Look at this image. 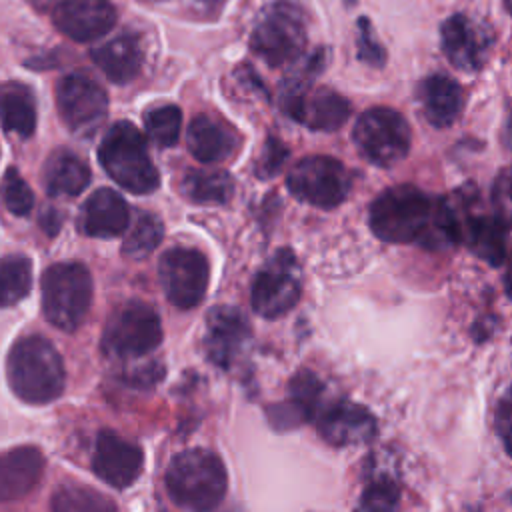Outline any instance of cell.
Segmentation results:
<instances>
[{"label": "cell", "instance_id": "obj_1", "mask_svg": "<svg viewBox=\"0 0 512 512\" xmlns=\"http://www.w3.org/2000/svg\"><path fill=\"white\" fill-rule=\"evenodd\" d=\"M442 198H430L410 184L384 190L370 206V228L394 244L422 242L426 246H446V222Z\"/></svg>", "mask_w": 512, "mask_h": 512}, {"label": "cell", "instance_id": "obj_2", "mask_svg": "<svg viewBox=\"0 0 512 512\" xmlns=\"http://www.w3.org/2000/svg\"><path fill=\"white\" fill-rule=\"evenodd\" d=\"M12 392L28 404H48L64 392L66 372L58 350L38 334L18 338L6 358Z\"/></svg>", "mask_w": 512, "mask_h": 512}, {"label": "cell", "instance_id": "obj_3", "mask_svg": "<svg viewBox=\"0 0 512 512\" xmlns=\"http://www.w3.org/2000/svg\"><path fill=\"white\" fill-rule=\"evenodd\" d=\"M228 476L222 460L204 448L176 454L166 470L170 498L188 510H214L226 496Z\"/></svg>", "mask_w": 512, "mask_h": 512}, {"label": "cell", "instance_id": "obj_4", "mask_svg": "<svg viewBox=\"0 0 512 512\" xmlns=\"http://www.w3.org/2000/svg\"><path fill=\"white\" fill-rule=\"evenodd\" d=\"M98 160L106 174L132 194H150L160 184L146 142L132 122L120 120L108 128L98 148Z\"/></svg>", "mask_w": 512, "mask_h": 512}, {"label": "cell", "instance_id": "obj_5", "mask_svg": "<svg viewBox=\"0 0 512 512\" xmlns=\"http://www.w3.org/2000/svg\"><path fill=\"white\" fill-rule=\"evenodd\" d=\"M92 304V276L80 262H58L42 274V312L58 330H76Z\"/></svg>", "mask_w": 512, "mask_h": 512}, {"label": "cell", "instance_id": "obj_6", "mask_svg": "<svg viewBox=\"0 0 512 512\" xmlns=\"http://www.w3.org/2000/svg\"><path fill=\"white\" fill-rule=\"evenodd\" d=\"M410 138L406 118L386 106L366 110L352 130V140L362 158L380 168H390L404 160L410 150Z\"/></svg>", "mask_w": 512, "mask_h": 512}, {"label": "cell", "instance_id": "obj_7", "mask_svg": "<svg viewBox=\"0 0 512 512\" xmlns=\"http://www.w3.org/2000/svg\"><path fill=\"white\" fill-rule=\"evenodd\" d=\"M250 46L268 66L296 60L306 46V24L300 10L286 2L268 6L254 24Z\"/></svg>", "mask_w": 512, "mask_h": 512}, {"label": "cell", "instance_id": "obj_8", "mask_svg": "<svg viewBox=\"0 0 512 512\" xmlns=\"http://www.w3.org/2000/svg\"><path fill=\"white\" fill-rule=\"evenodd\" d=\"M286 186L298 200L328 210L346 200L352 178L340 160L330 156H308L290 168Z\"/></svg>", "mask_w": 512, "mask_h": 512}, {"label": "cell", "instance_id": "obj_9", "mask_svg": "<svg viewBox=\"0 0 512 512\" xmlns=\"http://www.w3.org/2000/svg\"><path fill=\"white\" fill-rule=\"evenodd\" d=\"M162 342V324L152 306L132 300L118 308L104 330L102 348L116 358H138Z\"/></svg>", "mask_w": 512, "mask_h": 512}, {"label": "cell", "instance_id": "obj_10", "mask_svg": "<svg viewBox=\"0 0 512 512\" xmlns=\"http://www.w3.org/2000/svg\"><path fill=\"white\" fill-rule=\"evenodd\" d=\"M300 292L296 256L290 248H280L254 278L252 308L264 318H278L296 306Z\"/></svg>", "mask_w": 512, "mask_h": 512}, {"label": "cell", "instance_id": "obj_11", "mask_svg": "<svg viewBox=\"0 0 512 512\" xmlns=\"http://www.w3.org/2000/svg\"><path fill=\"white\" fill-rule=\"evenodd\" d=\"M282 110L312 130L334 132L350 116V104L344 96L330 88L310 90L302 78H290L280 94Z\"/></svg>", "mask_w": 512, "mask_h": 512}, {"label": "cell", "instance_id": "obj_12", "mask_svg": "<svg viewBox=\"0 0 512 512\" xmlns=\"http://www.w3.org/2000/svg\"><path fill=\"white\" fill-rule=\"evenodd\" d=\"M158 276L170 304L188 310L202 302L208 288L210 268L202 252L178 246L162 254Z\"/></svg>", "mask_w": 512, "mask_h": 512}, {"label": "cell", "instance_id": "obj_13", "mask_svg": "<svg viewBox=\"0 0 512 512\" xmlns=\"http://www.w3.org/2000/svg\"><path fill=\"white\" fill-rule=\"evenodd\" d=\"M56 104L64 124L78 136H92L108 110L104 88L82 72L68 74L58 82Z\"/></svg>", "mask_w": 512, "mask_h": 512}, {"label": "cell", "instance_id": "obj_14", "mask_svg": "<svg viewBox=\"0 0 512 512\" xmlns=\"http://www.w3.org/2000/svg\"><path fill=\"white\" fill-rule=\"evenodd\" d=\"M142 450L120 438L110 430H102L96 438V448L92 456L94 474L112 488H128L142 470Z\"/></svg>", "mask_w": 512, "mask_h": 512}, {"label": "cell", "instance_id": "obj_15", "mask_svg": "<svg viewBox=\"0 0 512 512\" xmlns=\"http://www.w3.org/2000/svg\"><path fill=\"white\" fill-rule=\"evenodd\" d=\"M52 20L74 42H92L116 24V10L108 0H60Z\"/></svg>", "mask_w": 512, "mask_h": 512}, {"label": "cell", "instance_id": "obj_16", "mask_svg": "<svg viewBox=\"0 0 512 512\" xmlns=\"http://www.w3.org/2000/svg\"><path fill=\"white\" fill-rule=\"evenodd\" d=\"M250 338L246 316L234 306H214L206 316V354L222 368H228Z\"/></svg>", "mask_w": 512, "mask_h": 512}, {"label": "cell", "instance_id": "obj_17", "mask_svg": "<svg viewBox=\"0 0 512 512\" xmlns=\"http://www.w3.org/2000/svg\"><path fill=\"white\" fill-rule=\"evenodd\" d=\"M318 432L334 446L366 444L376 436V418L368 408L340 400L320 412Z\"/></svg>", "mask_w": 512, "mask_h": 512}, {"label": "cell", "instance_id": "obj_18", "mask_svg": "<svg viewBox=\"0 0 512 512\" xmlns=\"http://www.w3.org/2000/svg\"><path fill=\"white\" fill-rule=\"evenodd\" d=\"M44 472V456L36 446H18L0 452V502L30 494Z\"/></svg>", "mask_w": 512, "mask_h": 512}, {"label": "cell", "instance_id": "obj_19", "mask_svg": "<svg viewBox=\"0 0 512 512\" xmlns=\"http://www.w3.org/2000/svg\"><path fill=\"white\" fill-rule=\"evenodd\" d=\"M442 50L458 70H478L488 50V36L464 14H454L442 24Z\"/></svg>", "mask_w": 512, "mask_h": 512}, {"label": "cell", "instance_id": "obj_20", "mask_svg": "<svg viewBox=\"0 0 512 512\" xmlns=\"http://www.w3.org/2000/svg\"><path fill=\"white\" fill-rule=\"evenodd\" d=\"M130 210L124 198L110 190L100 188L88 196L80 212V230L94 238H114L126 232Z\"/></svg>", "mask_w": 512, "mask_h": 512}, {"label": "cell", "instance_id": "obj_21", "mask_svg": "<svg viewBox=\"0 0 512 512\" xmlns=\"http://www.w3.org/2000/svg\"><path fill=\"white\" fill-rule=\"evenodd\" d=\"M288 390H290V398L268 410L270 422L278 430L296 428L302 422H308L314 418L320 406L322 382L310 370H300L290 380Z\"/></svg>", "mask_w": 512, "mask_h": 512}, {"label": "cell", "instance_id": "obj_22", "mask_svg": "<svg viewBox=\"0 0 512 512\" xmlns=\"http://www.w3.org/2000/svg\"><path fill=\"white\" fill-rule=\"evenodd\" d=\"M472 248L474 254L500 266L506 258V240H508V218L506 214L496 216H474L470 214L460 222V240Z\"/></svg>", "mask_w": 512, "mask_h": 512}, {"label": "cell", "instance_id": "obj_23", "mask_svg": "<svg viewBox=\"0 0 512 512\" xmlns=\"http://www.w3.org/2000/svg\"><path fill=\"white\" fill-rule=\"evenodd\" d=\"M238 148V136L226 124L208 118L196 116L188 126V150L190 154L204 162H220L234 154Z\"/></svg>", "mask_w": 512, "mask_h": 512}, {"label": "cell", "instance_id": "obj_24", "mask_svg": "<svg viewBox=\"0 0 512 512\" xmlns=\"http://www.w3.org/2000/svg\"><path fill=\"white\" fill-rule=\"evenodd\" d=\"M420 102L432 126L448 128L462 110V88L446 74H432L420 86Z\"/></svg>", "mask_w": 512, "mask_h": 512}, {"label": "cell", "instance_id": "obj_25", "mask_svg": "<svg viewBox=\"0 0 512 512\" xmlns=\"http://www.w3.org/2000/svg\"><path fill=\"white\" fill-rule=\"evenodd\" d=\"M142 58V46L138 38L130 34L116 36L92 52L96 66L108 80L116 84L132 82L142 68Z\"/></svg>", "mask_w": 512, "mask_h": 512}, {"label": "cell", "instance_id": "obj_26", "mask_svg": "<svg viewBox=\"0 0 512 512\" xmlns=\"http://www.w3.org/2000/svg\"><path fill=\"white\" fill-rule=\"evenodd\" d=\"M90 182L88 164L68 150L54 152L44 168V184L52 196H78Z\"/></svg>", "mask_w": 512, "mask_h": 512}, {"label": "cell", "instance_id": "obj_27", "mask_svg": "<svg viewBox=\"0 0 512 512\" xmlns=\"http://www.w3.org/2000/svg\"><path fill=\"white\" fill-rule=\"evenodd\" d=\"M0 122L14 136H32L36 128V102L28 86L20 82L0 86Z\"/></svg>", "mask_w": 512, "mask_h": 512}, {"label": "cell", "instance_id": "obj_28", "mask_svg": "<svg viewBox=\"0 0 512 512\" xmlns=\"http://www.w3.org/2000/svg\"><path fill=\"white\" fill-rule=\"evenodd\" d=\"M180 192L196 204H226L234 192V182L222 170H190L180 182Z\"/></svg>", "mask_w": 512, "mask_h": 512}, {"label": "cell", "instance_id": "obj_29", "mask_svg": "<svg viewBox=\"0 0 512 512\" xmlns=\"http://www.w3.org/2000/svg\"><path fill=\"white\" fill-rule=\"evenodd\" d=\"M50 512H118V510L114 500H110L106 494L90 486L66 484L54 492Z\"/></svg>", "mask_w": 512, "mask_h": 512}, {"label": "cell", "instance_id": "obj_30", "mask_svg": "<svg viewBox=\"0 0 512 512\" xmlns=\"http://www.w3.org/2000/svg\"><path fill=\"white\" fill-rule=\"evenodd\" d=\"M32 288V262L26 256L0 258V308L14 306Z\"/></svg>", "mask_w": 512, "mask_h": 512}, {"label": "cell", "instance_id": "obj_31", "mask_svg": "<svg viewBox=\"0 0 512 512\" xmlns=\"http://www.w3.org/2000/svg\"><path fill=\"white\" fill-rule=\"evenodd\" d=\"M182 128V112L178 106L164 104L152 108L144 116V130L150 142L160 148H170L176 144Z\"/></svg>", "mask_w": 512, "mask_h": 512}, {"label": "cell", "instance_id": "obj_32", "mask_svg": "<svg viewBox=\"0 0 512 512\" xmlns=\"http://www.w3.org/2000/svg\"><path fill=\"white\" fill-rule=\"evenodd\" d=\"M162 234H164V226L154 214H148V212L140 214L128 238L124 240V246H122L124 256L132 260L146 258L160 244Z\"/></svg>", "mask_w": 512, "mask_h": 512}, {"label": "cell", "instance_id": "obj_33", "mask_svg": "<svg viewBox=\"0 0 512 512\" xmlns=\"http://www.w3.org/2000/svg\"><path fill=\"white\" fill-rule=\"evenodd\" d=\"M0 196L6 210L12 212L14 216H26L34 206V194L16 168H8L4 172Z\"/></svg>", "mask_w": 512, "mask_h": 512}, {"label": "cell", "instance_id": "obj_34", "mask_svg": "<svg viewBox=\"0 0 512 512\" xmlns=\"http://www.w3.org/2000/svg\"><path fill=\"white\" fill-rule=\"evenodd\" d=\"M356 512H400V492L394 482H372L360 496Z\"/></svg>", "mask_w": 512, "mask_h": 512}, {"label": "cell", "instance_id": "obj_35", "mask_svg": "<svg viewBox=\"0 0 512 512\" xmlns=\"http://www.w3.org/2000/svg\"><path fill=\"white\" fill-rule=\"evenodd\" d=\"M356 46H358V58L364 60L370 66H382L386 62V52L382 44L376 40L374 28L368 18L358 20V32H356Z\"/></svg>", "mask_w": 512, "mask_h": 512}, {"label": "cell", "instance_id": "obj_36", "mask_svg": "<svg viewBox=\"0 0 512 512\" xmlns=\"http://www.w3.org/2000/svg\"><path fill=\"white\" fill-rule=\"evenodd\" d=\"M284 158H286L284 146L278 140H270L268 146H266V154L262 156V162L258 164V174L262 178H268V176L276 174L280 170Z\"/></svg>", "mask_w": 512, "mask_h": 512}, {"label": "cell", "instance_id": "obj_37", "mask_svg": "<svg viewBox=\"0 0 512 512\" xmlns=\"http://www.w3.org/2000/svg\"><path fill=\"white\" fill-rule=\"evenodd\" d=\"M496 424H498L496 430H498V434L504 442V448L508 450V438H510V434H508V430H510V402H508V396L502 398L500 408L496 410Z\"/></svg>", "mask_w": 512, "mask_h": 512}, {"label": "cell", "instance_id": "obj_38", "mask_svg": "<svg viewBox=\"0 0 512 512\" xmlns=\"http://www.w3.org/2000/svg\"><path fill=\"white\" fill-rule=\"evenodd\" d=\"M190 2H192V8L206 18H216L226 4V0H190Z\"/></svg>", "mask_w": 512, "mask_h": 512}, {"label": "cell", "instance_id": "obj_39", "mask_svg": "<svg viewBox=\"0 0 512 512\" xmlns=\"http://www.w3.org/2000/svg\"><path fill=\"white\" fill-rule=\"evenodd\" d=\"M42 226L48 234H56L58 228H60V220H58V214L56 212H46V216L42 218Z\"/></svg>", "mask_w": 512, "mask_h": 512}, {"label": "cell", "instance_id": "obj_40", "mask_svg": "<svg viewBox=\"0 0 512 512\" xmlns=\"http://www.w3.org/2000/svg\"><path fill=\"white\" fill-rule=\"evenodd\" d=\"M346 2V6H354L358 0H344Z\"/></svg>", "mask_w": 512, "mask_h": 512}]
</instances>
